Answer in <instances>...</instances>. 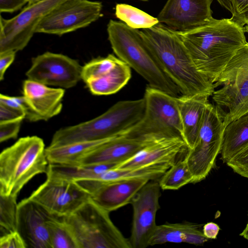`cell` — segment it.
Returning a JSON list of instances; mask_svg holds the SVG:
<instances>
[{"label": "cell", "instance_id": "30", "mask_svg": "<svg viewBox=\"0 0 248 248\" xmlns=\"http://www.w3.org/2000/svg\"><path fill=\"white\" fill-rule=\"evenodd\" d=\"M17 197L0 195V236L17 231Z\"/></svg>", "mask_w": 248, "mask_h": 248}, {"label": "cell", "instance_id": "27", "mask_svg": "<svg viewBox=\"0 0 248 248\" xmlns=\"http://www.w3.org/2000/svg\"><path fill=\"white\" fill-rule=\"evenodd\" d=\"M46 226L52 248H78L73 235L62 217L49 214Z\"/></svg>", "mask_w": 248, "mask_h": 248}, {"label": "cell", "instance_id": "18", "mask_svg": "<svg viewBox=\"0 0 248 248\" xmlns=\"http://www.w3.org/2000/svg\"><path fill=\"white\" fill-rule=\"evenodd\" d=\"M22 88L28 107L25 118L29 121H47L61 111L63 89L50 88L29 79L24 81Z\"/></svg>", "mask_w": 248, "mask_h": 248}, {"label": "cell", "instance_id": "38", "mask_svg": "<svg viewBox=\"0 0 248 248\" xmlns=\"http://www.w3.org/2000/svg\"><path fill=\"white\" fill-rule=\"evenodd\" d=\"M16 52L8 51L0 53V80L4 78V74L15 60Z\"/></svg>", "mask_w": 248, "mask_h": 248}, {"label": "cell", "instance_id": "16", "mask_svg": "<svg viewBox=\"0 0 248 248\" xmlns=\"http://www.w3.org/2000/svg\"><path fill=\"white\" fill-rule=\"evenodd\" d=\"M212 2V0H168L157 18L175 31H189L213 20Z\"/></svg>", "mask_w": 248, "mask_h": 248}, {"label": "cell", "instance_id": "28", "mask_svg": "<svg viewBox=\"0 0 248 248\" xmlns=\"http://www.w3.org/2000/svg\"><path fill=\"white\" fill-rule=\"evenodd\" d=\"M115 16L128 26L135 29L149 28L159 23L157 18L124 3L116 4Z\"/></svg>", "mask_w": 248, "mask_h": 248}, {"label": "cell", "instance_id": "36", "mask_svg": "<svg viewBox=\"0 0 248 248\" xmlns=\"http://www.w3.org/2000/svg\"><path fill=\"white\" fill-rule=\"evenodd\" d=\"M26 116L24 112L0 105V123L23 120Z\"/></svg>", "mask_w": 248, "mask_h": 248}, {"label": "cell", "instance_id": "9", "mask_svg": "<svg viewBox=\"0 0 248 248\" xmlns=\"http://www.w3.org/2000/svg\"><path fill=\"white\" fill-rule=\"evenodd\" d=\"M225 125L214 105L206 106L196 142L184 159L193 175L192 183L204 179L213 168L221 148Z\"/></svg>", "mask_w": 248, "mask_h": 248}, {"label": "cell", "instance_id": "26", "mask_svg": "<svg viewBox=\"0 0 248 248\" xmlns=\"http://www.w3.org/2000/svg\"><path fill=\"white\" fill-rule=\"evenodd\" d=\"M248 144V114L229 123L223 133L220 154L227 163Z\"/></svg>", "mask_w": 248, "mask_h": 248}, {"label": "cell", "instance_id": "44", "mask_svg": "<svg viewBox=\"0 0 248 248\" xmlns=\"http://www.w3.org/2000/svg\"><path fill=\"white\" fill-rule=\"evenodd\" d=\"M140 0L143 1H148L149 0Z\"/></svg>", "mask_w": 248, "mask_h": 248}, {"label": "cell", "instance_id": "6", "mask_svg": "<svg viewBox=\"0 0 248 248\" xmlns=\"http://www.w3.org/2000/svg\"><path fill=\"white\" fill-rule=\"evenodd\" d=\"M78 248H131L125 238L103 209L91 199L70 215L62 217Z\"/></svg>", "mask_w": 248, "mask_h": 248}, {"label": "cell", "instance_id": "37", "mask_svg": "<svg viewBox=\"0 0 248 248\" xmlns=\"http://www.w3.org/2000/svg\"><path fill=\"white\" fill-rule=\"evenodd\" d=\"M28 0H0V13H14L20 9Z\"/></svg>", "mask_w": 248, "mask_h": 248}, {"label": "cell", "instance_id": "7", "mask_svg": "<svg viewBox=\"0 0 248 248\" xmlns=\"http://www.w3.org/2000/svg\"><path fill=\"white\" fill-rule=\"evenodd\" d=\"M212 94L214 105L225 126L248 114V43L228 62L216 81Z\"/></svg>", "mask_w": 248, "mask_h": 248}, {"label": "cell", "instance_id": "17", "mask_svg": "<svg viewBox=\"0 0 248 248\" xmlns=\"http://www.w3.org/2000/svg\"><path fill=\"white\" fill-rule=\"evenodd\" d=\"M162 138H164L132 136L126 131L111 138L95 150L80 158L75 165L118 164Z\"/></svg>", "mask_w": 248, "mask_h": 248}, {"label": "cell", "instance_id": "5", "mask_svg": "<svg viewBox=\"0 0 248 248\" xmlns=\"http://www.w3.org/2000/svg\"><path fill=\"white\" fill-rule=\"evenodd\" d=\"M43 140L36 136L20 138L0 154V195L17 197L35 176L46 173L48 161Z\"/></svg>", "mask_w": 248, "mask_h": 248}, {"label": "cell", "instance_id": "29", "mask_svg": "<svg viewBox=\"0 0 248 248\" xmlns=\"http://www.w3.org/2000/svg\"><path fill=\"white\" fill-rule=\"evenodd\" d=\"M193 177L184 158L173 164L160 177L159 185L163 190H178L193 183Z\"/></svg>", "mask_w": 248, "mask_h": 248}, {"label": "cell", "instance_id": "13", "mask_svg": "<svg viewBox=\"0 0 248 248\" xmlns=\"http://www.w3.org/2000/svg\"><path fill=\"white\" fill-rule=\"evenodd\" d=\"M159 182L150 180L138 192L131 204L133 218L129 241L131 248H145L150 246L157 225L155 217L160 208L161 196Z\"/></svg>", "mask_w": 248, "mask_h": 248}, {"label": "cell", "instance_id": "40", "mask_svg": "<svg viewBox=\"0 0 248 248\" xmlns=\"http://www.w3.org/2000/svg\"><path fill=\"white\" fill-rule=\"evenodd\" d=\"M219 3L224 8L228 10L233 15L234 9L232 0H217Z\"/></svg>", "mask_w": 248, "mask_h": 248}, {"label": "cell", "instance_id": "21", "mask_svg": "<svg viewBox=\"0 0 248 248\" xmlns=\"http://www.w3.org/2000/svg\"><path fill=\"white\" fill-rule=\"evenodd\" d=\"M208 97L181 95L177 103L183 128L182 138L188 149L194 147L197 140Z\"/></svg>", "mask_w": 248, "mask_h": 248}, {"label": "cell", "instance_id": "41", "mask_svg": "<svg viewBox=\"0 0 248 248\" xmlns=\"http://www.w3.org/2000/svg\"><path fill=\"white\" fill-rule=\"evenodd\" d=\"M240 235L248 240V222L245 228L240 234Z\"/></svg>", "mask_w": 248, "mask_h": 248}, {"label": "cell", "instance_id": "1", "mask_svg": "<svg viewBox=\"0 0 248 248\" xmlns=\"http://www.w3.org/2000/svg\"><path fill=\"white\" fill-rule=\"evenodd\" d=\"M198 70L214 83L237 51L247 43L243 27L230 18L185 31H175Z\"/></svg>", "mask_w": 248, "mask_h": 248}, {"label": "cell", "instance_id": "31", "mask_svg": "<svg viewBox=\"0 0 248 248\" xmlns=\"http://www.w3.org/2000/svg\"><path fill=\"white\" fill-rule=\"evenodd\" d=\"M226 164L234 172L248 178V144Z\"/></svg>", "mask_w": 248, "mask_h": 248}, {"label": "cell", "instance_id": "2", "mask_svg": "<svg viewBox=\"0 0 248 248\" xmlns=\"http://www.w3.org/2000/svg\"><path fill=\"white\" fill-rule=\"evenodd\" d=\"M162 69L177 85L181 95L212 96L214 84L200 73L175 31L164 24L140 31Z\"/></svg>", "mask_w": 248, "mask_h": 248}, {"label": "cell", "instance_id": "11", "mask_svg": "<svg viewBox=\"0 0 248 248\" xmlns=\"http://www.w3.org/2000/svg\"><path fill=\"white\" fill-rule=\"evenodd\" d=\"M102 3L89 0H66L40 22L35 33L57 35L86 27L101 16Z\"/></svg>", "mask_w": 248, "mask_h": 248}, {"label": "cell", "instance_id": "19", "mask_svg": "<svg viewBox=\"0 0 248 248\" xmlns=\"http://www.w3.org/2000/svg\"><path fill=\"white\" fill-rule=\"evenodd\" d=\"M49 214L28 198L18 204L17 231L27 248H52L46 226Z\"/></svg>", "mask_w": 248, "mask_h": 248}, {"label": "cell", "instance_id": "32", "mask_svg": "<svg viewBox=\"0 0 248 248\" xmlns=\"http://www.w3.org/2000/svg\"><path fill=\"white\" fill-rule=\"evenodd\" d=\"M234 14L231 18L243 27L248 21V0H232Z\"/></svg>", "mask_w": 248, "mask_h": 248}, {"label": "cell", "instance_id": "42", "mask_svg": "<svg viewBox=\"0 0 248 248\" xmlns=\"http://www.w3.org/2000/svg\"><path fill=\"white\" fill-rule=\"evenodd\" d=\"M41 0H28V5H31Z\"/></svg>", "mask_w": 248, "mask_h": 248}, {"label": "cell", "instance_id": "4", "mask_svg": "<svg viewBox=\"0 0 248 248\" xmlns=\"http://www.w3.org/2000/svg\"><path fill=\"white\" fill-rule=\"evenodd\" d=\"M145 111L143 98L120 101L89 121L64 127L53 135L49 147L103 140L120 135L136 125Z\"/></svg>", "mask_w": 248, "mask_h": 248}, {"label": "cell", "instance_id": "14", "mask_svg": "<svg viewBox=\"0 0 248 248\" xmlns=\"http://www.w3.org/2000/svg\"><path fill=\"white\" fill-rule=\"evenodd\" d=\"M82 68L76 60L46 52L32 59L31 67L26 75L28 79L46 85L68 89L81 79Z\"/></svg>", "mask_w": 248, "mask_h": 248}, {"label": "cell", "instance_id": "39", "mask_svg": "<svg viewBox=\"0 0 248 248\" xmlns=\"http://www.w3.org/2000/svg\"><path fill=\"white\" fill-rule=\"evenodd\" d=\"M218 225L213 222H209L204 225L202 232L208 239H216L220 230Z\"/></svg>", "mask_w": 248, "mask_h": 248}, {"label": "cell", "instance_id": "24", "mask_svg": "<svg viewBox=\"0 0 248 248\" xmlns=\"http://www.w3.org/2000/svg\"><path fill=\"white\" fill-rule=\"evenodd\" d=\"M111 138L97 140L77 142L56 147L48 146L45 149L46 155L49 163L75 165L79 159Z\"/></svg>", "mask_w": 248, "mask_h": 248}, {"label": "cell", "instance_id": "34", "mask_svg": "<svg viewBox=\"0 0 248 248\" xmlns=\"http://www.w3.org/2000/svg\"><path fill=\"white\" fill-rule=\"evenodd\" d=\"M22 120L0 123V142L17 137Z\"/></svg>", "mask_w": 248, "mask_h": 248}, {"label": "cell", "instance_id": "23", "mask_svg": "<svg viewBox=\"0 0 248 248\" xmlns=\"http://www.w3.org/2000/svg\"><path fill=\"white\" fill-rule=\"evenodd\" d=\"M200 227L201 225L189 223H168L157 225L150 246L166 243L202 245L208 239L200 230Z\"/></svg>", "mask_w": 248, "mask_h": 248}, {"label": "cell", "instance_id": "12", "mask_svg": "<svg viewBox=\"0 0 248 248\" xmlns=\"http://www.w3.org/2000/svg\"><path fill=\"white\" fill-rule=\"evenodd\" d=\"M90 196L74 181L47 178L28 198L49 214L64 217L75 212Z\"/></svg>", "mask_w": 248, "mask_h": 248}, {"label": "cell", "instance_id": "35", "mask_svg": "<svg viewBox=\"0 0 248 248\" xmlns=\"http://www.w3.org/2000/svg\"><path fill=\"white\" fill-rule=\"evenodd\" d=\"M0 248H27L26 244L17 231L0 237Z\"/></svg>", "mask_w": 248, "mask_h": 248}, {"label": "cell", "instance_id": "8", "mask_svg": "<svg viewBox=\"0 0 248 248\" xmlns=\"http://www.w3.org/2000/svg\"><path fill=\"white\" fill-rule=\"evenodd\" d=\"M177 97L147 86L141 119L126 132L136 136L182 138L183 128Z\"/></svg>", "mask_w": 248, "mask_h": 248}, {"label": "cell", "instance_id": "20", "mask_svg": "<svg viewBox=\"0 0 248 248\" xmlns=\"http://www.w3.org/2000/svg\"><path fill=\"white\" fill-rule=\"evenodd\" d=\"M188 148L182 138H164L148 145L133 156L118 163L114 168L140 167L155 163L174 164Z\"/></svg>", "mask_w": 248, "mask_h": 248}, {"label": "cell", "instance_id": "3", "mask_svg": "<svg viewBox=\"0 0 248 248\" xmlns=\"http://www.w3.org/2000/svg\"><path fill=\"white\" fill-rule=\"evenodd\" d=\"M108 39L117 57L148 83V86L171 95H181L177 85L165 73L147 46L140 31L121 21L110 20Z\"/></svg>", "mask_w": 248, "mask_h": 248}, {"label": "cell", "instance_id": "43", "mask_svg": "<svg viewBox=\"0 0 248 248\" xmlns=\"http://www.w3.org/2000/svg\"><path fill=\"white\" fill-rule=\"evenodd\" d=\"M244 31L245 32L248 33V21L244 27Z\"/></svg>", "mask_w": 248, "mask_h": 248}, {"label": "cell", "instance_id": "22", "mask_svg": "<svg viewBox=\"0 0 248 248\" xmlns=\"http://www.w3.org/2000/svg\"><path fill=\"white\" fill-rule=\"evenodd\" d=\"M131 68L117 57L95 78L86 82L91 93L96 95H107L119 91L129 81Z\"/></svg>", "mask_w": 248, "mask_h": 248}, {"label": "cell", "instance_id": "10", "mask_svg": "<svg viewBox=\"0 0 248 248\" xmlns=\"http://www.w3.org/2000/svg\"><path fill=\"white\" fill-rule=\"evenodd\" d=\"M66 0H42L28 5L18 15L9 19L0 17V53L24 49L40 22L57 6Z\"/></svg>", "mask_w": 248, "mask_h": 248}, {"label": "cell", "instance_id": "25", "mask_svg": "<svg viewBox=\"0 0 248 248\" xmlns=\"http://www.w3.org/2000/svg\"><path fill=\"white\" fill-rule=\"evenodd\" d=\"M117 163H103L89 165H68L49 163L47 178L75 181L95 180L97 176L115 167Z\"/></svg>", "mask_w": 248, "mask_h": 248}, {"label": "cell", "instance_id": "33", "mask_svg": "<svg viewBox=\"0 0 248 248\" xmlns=\"http://www.w3.org/2000/svg\"><path fill=\"white\" fill-rule=\"evenodd\" d=\"M0 105L27 114L28 107L24 96H10L0 94Z\"/></svg>", "mask_w": 248, "mask_h": 248}, {"label": "cell", "instance_id": "15", "mask_svg": "<svg viewBox=\"0 0 248 248\" xmlns=\"http://www.w3.org/2000/svg\"><path fill=\"white\" fill-rule=\"evenodd\" d=\"M150 180L138 177L108 182L93 180L74 182L91 195L93 202L110 213L131 203L138 192Z\"/></svg>", "mask_w": 248, "mask_h": 248}]
</instances>
